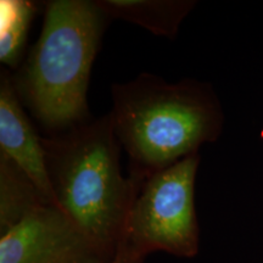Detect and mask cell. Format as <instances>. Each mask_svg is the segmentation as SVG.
<instances>
[{
    "label": "cell",
    "mask_w": 263,
    "mask_h": 263,
    "mask_svg": "<svg viewBox=\"0 0 263 263\" xmlns=\"http://www.w3.org/2000/svg\"><path fill=\"white\" fill-rule=\"evenodd\" d=\"M0 153L27 174L48 203L59 207L49 178L42 137L22 107L12 76L4 70L0 74Z\"/></svg>",
    "instance_id": "cell-6"
},
{
    "label": "cell",
    "mask_w": 263,
    "mask_h": 263,
    "mask_svg": "<svg viewBox=\"0 0 263 263\" xmlns=\"http://www.w3.org/2000/svg\"><path fill=\"white\" fill-rule=\"evenodd\" d=\"M145 258V256L138 254V252L133 251L127 246L121 245L111 263H144Z\"/></svg>",
    "instance_id": "cell-10"
},
{
    "label": "cell",
    "mask_w": 263,
    "mask_h": 263,
    "mask_svg": "<svg viewBox=\"0 0 263 263\" xmlns=\"http://www.w3.org/2000/svg\"><path fill=\"white\" fill-rule=\"evenodd\" d=\"M110 18L123 20L155 35L173 39L183 20L195 8L194 0H95Z\"/></svg>",
    "instance_id": "cell-7"
},
{
    "label": "cell",
    "mask_w": 263,
    "mask_h": 263,
    "mask_svg": "<svg viewBox=\"0 0 263 263\" xmlns=\"http://www.w3.org/2000/svg\"><path fill=\"white\" fill-rule=\"evenodd\" d=\"M108 20L95 0L45 3L41 35L12 80L21 103L49 134L93 118L88 85Z\"/></svg>",
    "instance_id": "cell-3"
},
{
    "label": "cell",
    "mask_w": 263,
    "mask_h": 263,
    "mask_svg": "<svg viewBox=\"0 0 263 263\" xmlns=\"http://www.w3.org/2000/svg\"><path fill=\"white\" fill-rule=\"evenodd\" d=\"M114 258L54 205L38 207L0 234V263H111Z\"/></svg>",
    "instance_id": "cell-5"
},
{
    "label": "cell",
    "mask_w": 263,
    "mask_h": 263,
    "mask_svg": "<svg viewBox=\"0 0 263 263\" xmlns=\"http://www.w3.org/2000/svg\"><path fill=\"white\" fill-rule=\"evenodd\" d=\"M200 160V154L190 155L144 180L121 245L145 257L157 251L183 258L197 255L195 179Z\"/></svg>",
    "instance_id": "cell-4"
},
{
    "label": "cell",
    "mask_w": 263,
    "mask_h": 263,
    "mask_svg": "<svg viewBox=\"0 0 263 263\" xmlns=\"http://www.w3.org/2000/svg\"><path fill=\"white\" fill-rule=\"evenodd\" d=\"M58 205L101 251L115 257L144 180L122 176L110 116L42 137Z\"/></svg>",
    "instance_id": "cell-2"
},
{
    "label": "cell",
    "mask_w": 263,
    "mask_h": 263,
    "mask_svg": "<svg viewBox=\"0 0 263 263\" xmlns=\"http://www.w3.org/2000/svg\"><path fill=\"white\" fill-rule=\"evenodd\" d=\"M37 4L27 0L0 2V61L10 68L20 64Z\"/></svg>",
    "instance_id": "cell-9"
},
{
    "label": "cell",
    "mask_w": 263,
    "mask_h": 263,
    "mask_svg": "<svg viewBox=\"0 0 263 263\" xmlns=\"http://www.w3.org/2000/svg\"><path fill=\"white\" fill-rule=\"evenodd\" d=\"M108 114L132 172L145 180L218 139L223 111L212 85L192 78L170 83L159 76L138 74L111 87Z\"/></svg>",
    "instance_id": "cell-1"
},
{
    "label": "cell",
    "mask_w": 263,
    "mask_h": 263,
    "mask_svg": "<svg viewBox=\"0 0 263 263\" xmlns=\"http://www.w3.org/2000/svg\"><path fill=\"white\" fill-rule=\"evenodd\" d=\"M44 205L50 203L31 178L14 161L0 153V234Z\"/></svg>",
    "instance_id": "cell-8"
}]
</instances>
